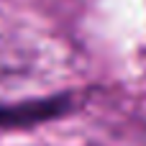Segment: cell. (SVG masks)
I'll return each instance as SVG.
<instances>
[]
</instances>
